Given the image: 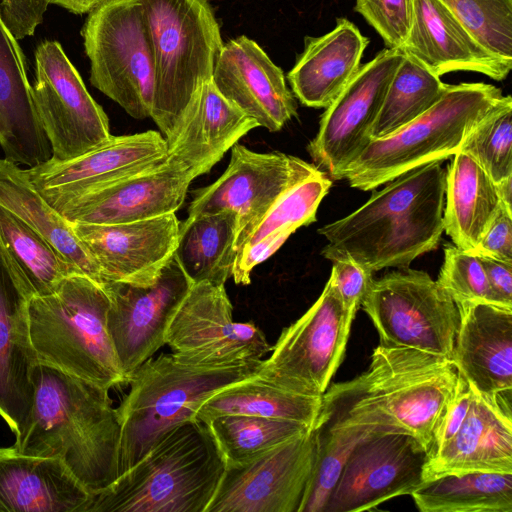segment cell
I'll list each match as a JSON object with an SVG mask.
<instances>
[{"label":"cell","mask_w":512,"mask_h":512,"mask_svg":"<svg viewBox=\"0 0 512 512\" xmlns=\"http://www.w3.org/2000/svg\"><path fill=\"white\" fill-rule=\"evenodd\" d=\"M460 378L448 358L379 345L365 372L327 388L314 429L359 425L404 432L416 437L431 457Z\"/></svg>","instance_id":"1"},{"label":"cell","mask_w":512,"mask_h":512,"mask_svg":"<svg viewBox=\"0 0 512 512\" xmlns=\"http://www.w3.org/2000/svg\"><path fill=\"white\" fill-rule=\"evenodd\" d=\"M34 401L12 446L30 455L60 458L94 495L119 475L121 424L109 390L38 364Z\"/></svg>","instance_id":"2"},{"label":"cell","mask_w":512,"mask_h":512,"mask_svg":"<svg viewBox=\"0 0 512 512\" xmlns=\"http://www.w3.org/2000/svg\"><path fill=\"white\" fill-rule=\"evenodd\" d=\"M434 161L374 191L360 208L318 230L327 244L321 255L350 258L371 272L406 268L435 250L444 231L446 171Z\"/></svg>","instance_id":"3"},{"label":"cell","mask_w":512,"mask_h":512,"mask_svg":"<svg viewBox=\"0 0 512 512\" xmlns=\"http://www.w3.org/2000/svg\"><path fill=\"white\" fill-rule=\"evenodd\" d=\"M225 468L208 425L190 420L92 495L87 512H206Z\"/></svg>","instance_id":"4"},{"label":"cell","mask_w":512,"mask_h":512,"mask_svg":"<svg viewBox=\"0 0 512 512\" xmlns=\"http://www.w3.org/2000/svg\"><path fill=\"white\" fill-rule=\"evenodd\" d=\"M109 306L104 285L83 274L31 297L29 334L37 363L108 390L127 384L107 329Z\"/></svg>","instance_id":"5"},{"label":"cell","mask_w":512,"mask_h":512,"mask_svg":"<svg viewBox=\"0 0 512 512\" xmlns=\"http://www.w3.org/2000/svg\"><path fill=\"white\" fill-rule=\"evenodd\" d=\"M261 361L212 367L183 362L173 353L145 361L130 375L129 391L116 408L121 424L119 474L170 430L195 420L212 395L256 376Z\"/></svg>","instance_id":"6"},{"label":"cell","mask_w":512,"mask_h":512,"mask_svg":"<svg viewBox=\"0 0 512 512\" xmlns=\"http://www.w3.org/2000/svg\"><path fill=\"white\" fill-rule=\"evenodd\" d=\"M154 60L151 118L167 144L198 87L212 79L223 47L210 0H139Z\"/></svg>","instance_id":"7"},{"label":"cell","mask_w":512,"mask_h":512,"mask_svg":"<svg viewBox=\"0 0 512 512\" xmlns=\"http://www.w3.org/2000/svg\"><path fill=\"white\" fill-rule=\"evenodd\" d=\"M502 96L491 84H448L425 113L389 136L372 139L349 165L344 179L352 188L374 190L408 171L452 157Z\"/></svg>","instance_id":"8"},{"label":"cell","mask_w":512,"mask_h":512,"mask_svg":"<svg viewBox=\"0 0 512 512\" xmlns=\"http://www.w3.org/2000/svg\"><path fill=\"white\" fill-rule=\"evenodd\" d=\"M90 83L135 119L152 113L155 71L139 0H108L88 13L82 28Z\"/></svg>","instance_id":"9"},{"label":"cell","mask_w":512,"mask_h":512,"mask_svg":"<svg viewBox=\"0 0 512 512\" xmlns=\"http://www.w3.org/2000/svg\"><path fill=\"white\" fill-rule=\"evenodd\" d=\"M361 306L386 347H407L453 359L456 302L422 270L409 267L373 279Z\"/></svg>","instance_id":"10"},{"label":"cell","mask_w":512,"mask_h":512,"mask_svg":"<svg viewBox=\"0 0 512 512\" xmlns=\"http://www.w3.org/2000/svg\"><path fill=\"white\" fill-rule=\"evenodd\" d=\"M355 314L329 278L315 303L282 330L257 376L295 393L322 397L343 360Z\"/></svg>","instance_id":"11"},{"label":"cell","mask_w":512,"mask_h":512,"mask_svg":"<svg viewBox=\"0 0 512 512\" xmlns=\"http://www.w3.org/2000/svg\"><path fill=\"white\" fill-rule=\"evenodd\" d=\"M32 95L51 159L76 158L111 138L106 113L57 41L45 40L35 50Z\"/></svg>","instance_id":"12"},{"label":"cell","mask_w":512,"mask_h":512,"mask_svg":"<svg viewBox=\"0 0 512 512\" xmlns=\"http://www.w3.org/2000/svg\"><path fill=\"white\" fill-rule=\"evenodd\" d=\"M229 164L212 184L194 191L188 217L230 210L237 218L238 253L255 226L287 191L320 172L314 164L279 151L260 153L236 143Z\"/></svg>","instance_id":"13"},{"label":"cell","mask_w":512,"mask_h":512,"mask_svg":"<svg viewBox=\"0 0 512 512\" xmlns=\"http://www.w3.org/2000/svg\"><path fill=\"white\" fill-rule=\"evenodd\" d=\"M225 284L192 283L166 334V345L181 361L230 366L263 360L272 346L253 322L233 320Z\"/></svg>","instance_id":"14"},{"label":"cell","mask_w":512,"mask_h":512,"mask_svg":"<svg viewBox=\"0 0 512 512\" xmlns=\"http://www.w3.org/2000/svg\"><path fill=\"white\" fill-rule=\"evenodd\" d=\"M403 57L399 48L380 51L325 108L307 151L330 178L344 179L349 165L372 140V127Z\"/></svg>","instance_id":"15"},{"label":"cell","mask_w":512,"mask_h":512,"mask_svg":"<svg viewBox=\"0 0 512 512\" xmlns=\"http://www.w3.org/2000/svg\"><path fill=\"white\" fill-rule=\"evenodd\" d=\"M316 452L312 429L255 459L226 464L206 512H300Z\"/></svg>","instance_id":"16"},{"label":"cell","mask_w":512,"mask_h":512,"mask_svg":"<svg viewBox=\"0 0 512 512\" xmlns=\"http://www.w3.org/2000/svg\"><path fill=\"white\" fill-rule=\"evenodd\" d=\"M430 451L404 432L377 431L356 444L323 512H358L402 495L427 480Z\"/></svg>","instance_id":"17"},{"label":"cell","mask_w":512,"mask_h":512,"mask_svg":"<svg viewBox=\"0 0 512 512\" xmlns=\"http://www.w3.org/2000/svg\"><path fill=\"white\" fill-rule=\"evenodd\" d=\"M197 176L173 157L65 197L46 200L69 223L115 224L175 213Z\"/></svg>","instance_id":"18"},{"label":"cell","mask_w":512,"mask_h":512,"mask_svg":"<svg viewBox=\"0 0 512 512\" xmlns=\"http://www.w3.org/2000/svg\"><path fill=\"white\" fill-rule=\"evenodd\" d=\"M103 285L110 300L107 329L128 382L139 366L166 345L168 327L192 281L173 256L150 285Z\"/></svg>","instance_id":"19"},{"label":"cell","mask_w":512,"mask_h":512,"mask_svg":"<svg viewBox=\"0 0 512 512\" xmlns=\"http://www.w3.org/2000/svg\"><path fill=\"white\" fill-rule=\"evenodd\" d=\"M76 237L98 266L103 282L147 286L174 256L180 221L175 213L115 223H71Z\"/></svg>","instance_id":"20"},{"label":"cell","mask_w":512,"mask_h":512,"mask_svg":"<svg viewBox=\"0 0 512 512\" xmlns=\"http://www.w3.org/2000/svg\"><path fill=\"white\" fill-rule=\"evenodd\" d=\"M212 81L227 100L270 132L280 131L297 115L282 69L245 35L223 44Z\"/></svg>","instance_id":"21"},{"label":"cell","mask_w":512,"mask_h":512,"mask_svg":"<svg viewBox=\"0 0 512 512\" xmlns=\"http://www.w3.org/2000/svg\"><path fill=\"white\" fill-rule=\"evenodd\" d=\"M32 296L0 248V417L19 438L34 401L38 365L28 322Z\"/></svg>","instance_id":"22"},{"label":"cell","mask_w":512,"mask_h":512,"mask_svg":"<svg viewBox=\"0 0 512 512\" xmlns=\"http://www.w3.org/2000/svg\"><path fill=\"white\" fill-rule=\"evenodd\" d=\"M168 155L165 137L157 131L111 136L102 145L70 160L49 161L24 172L46 199L65 197L138 172Z\"/></svg>","instance_id":"23"},{"label":"cell","mask_w":512,"mask_h":512,"mask_svg":"<svg viewBox=\"0 0 512 512\" xmlns=\"http://www.w3.org/2000/svg\"><path fill=\"white\" fill-rule=\"evenodd\" d=\"M457 306L452 361L459 373L484 397L512 394V307L486 301Z\"/></svg>","instance_id":"24"},{"label":"cell","mask_w":512,"mask_h":512,"mask_svg":"<svg viewBox=\"0 0 512 512\" xmlns=\"http://www.w3.org/2000/svg\"><path fill=\"white\" fill-rule=\"evenodd\" d=\"M401 50L434 75L472 71L504 80L512 60L483 47L440 0H414L412 22Z\"/></svg>","instance_id":"25"},{"label":"cell","mask_w":512,"mask_h":512,"mask_svg":"<svg viewBox=\"0 0 512 512\" xmlns=\"http://www.w3.org/2000/svg\"><path fill=\"white\" fill-rule=\"evenodd\" d=\"M472 391L462 426L430 457L427 479L447 473H512V394L484 397Z\"/></svg>","instance_id":"26"},{"label":"cell","mask_w":512,"mask_h":512,"mask_svg":"<svg viewBox=\"0 0 512 512\" xmlns=\"http://www.w3.org/2000/svg\"><path fill=\"white\" fill-rule=\"evenodd\" d=\"M256 127L257 122L227 100L210 79L191 97L168 143V155L198 177Z\"/></svg>","instance_id":"27"},{"label":"cell","mask_w":512,"mask_h":512,"mask_svg":"<svg viewBox=\"0 0 512 512\" xmlns=\"http://www.w3.org/2000/svg\"><path fill=\"white\" fill-rule=\"evenodd\" d=\"M91 500L60 458L0 448V512H87Z\"/></svg>","instance_id":"28"},{"label":"cell","mask_w":512,"mask_h":512,"mask_svg":"<svg viewBox=\"0 0 512 512\" xmlns=\"http://www.w3.org/2000/svg\"><path fill=\"white\" fill-rule=\"evenodd\" d=\"M18 41L0 13V146L7 160L31 168L49 161L52 149L34 104Z\"/></svg>","instance_id":"29"},{"label":"cell","mask_w":512,"mask_h":512,"mask_svg":"<svg viewBox=\"0 0 512 512\" xmlns=\"http://www.w3.org/2000/svg\"><path fill=\"white\" fill-rule=\"evenodd\" d=\"M368 43L346 18L320 37H305L304 50L287 75L294 97L307 107L329 106L357 73Z\"/></svg>","instance_id":"30"},{"label":"cell","mask_w":512,"mask_h":512,"mask_svg":"<svg viewBox=\"0 0 512 512\" xmlns=\"http://www.w3.org/2000/svg\"><path fill=\"white\" fill-rule=\"evenodd\" d=\"M446 172L444 231L454 245L473 252L502 205L496 183L470 156L458 151Z\"/></svg>","instance_id":"31"},{"label":"cell","mask_w":512,"mask_h":512,"mask_svg":"<svg viewBox=\"0 0 512 512\" xmlns=\"http://www.w3.org/2000/svg\"><path fill=\"white\" fill-rule=\"evenodd\" d=\"M0 205L42 236L81 274L104 284L100 270L86 252L69 223L37 191L24 169L0 158Z\"/></svg>","instance_id":"32"},{"label":"cell","mask_w":512,"mask_h":512,"mask_svg":"<svg viewBox=\"0 0 512 512\" xmlns=\"http://www.w3.org/2000/svg\"><path fill=\"white\" fill-rule=\"evenodd\" d=\"M237 218L222 210L187 217L180 222L174 258L192 283L225 284L237 256Z\"/></svg>","instance_id":"33"},{"label":"cell","mask_w":512,"mask_h":512,"mask_svg":"<svg viewBox=\"0 0 512 512\" xmlns=\"http://www.w3.org/2000/svg\"><path fill=\"white\" fill-rule=\"evenodd\" d=\"M321 398L295 393L260 379L257 375L223 388L196 412L201 422L229 414L294 421L314 429Z\"/></svg>","instance_id":"34"},{"label":"cell","mask_w":512,"mask_h":512,"mask_svg":"<svg viewBox=\"0 0 512 512\" xmlns=\"http://www.w3.org/2000/svg\"><path fill=\"white\" fill-rule=\"evenodd\" d=\"M410 495L422 512H512V473H447Z\"/></svg>","instance_id":"35"},{"label":"cell","mask_w":512,"mask_h":512,"mask_svg":"<svg viewBox=\"0 0 512 512\" xmlns=\"http://www.w3.org/2000/svg\"><path fill=\"white\" fill-rule=\"evenodd\" d=\"M0 248L32 297L49 294L66 277L81 274L42 236L1 205Z\"/></svg>","instance_id":"36"},{"label":"cell","mask_w":512,"mask_h":512,"mask_svg":"<svg viewBox=\"0 0 512 512\" xmlns=\"http://www.w3.org/2000/svg\"><path fill=\"white\" fill-rule=\"evenodd\" d=\"M447 85L404 54L372 127V139L389 136L425 113L440 100Z\"/></svg>","instance_id":"37"},{"label":"cell","mask_w":512,"mask_h":512,"mask_svg":"<svg viewBox=\"0 0 512 512\" xmlns=\"http://www.w3.org/2000/svg\"><path fill=\"white\" fill-rule=\"evenodd\" d=\"M226 464L250 461L310 430L288 420L249 415H222L206 422Z\"/></svg>","instance_id":"38"},{"label":"cell","mask_w":512,"mask_h":512,"mask_svg":"<svg viewBox=\"0 0 512 512\" xmlns=\"http://www.w3.org/2000/svg\"><path fill=\"white\" fill-rule=\"evenodd\" d=\"M314 430L317 434L316 459L300 512H323L356 444L374 432L388 431L359 425Z\"/></svg>","instance_id":"39"},{"label":"cell","mask_w":512,"mask_h":512,"mask_svg":"<svg viewBox=\"0 0 512 512\" xmlns=\"http://www.w3.org/2000/svg\"><path fill=\"white\" fill-rule=\"evenodd\" d=\"M474 159L496 183L512 176V99L498 103L469 131L460 150Z\"/></svg>","instance_id":"40"},{"label":"cell","mask_w":512,"mask_h":512,"mask_svg":"<svg viewBox=\"0 0 512 512\" xmlns=\"http://www.w3.org/2000/svg\"><path fill=\"white\" fill-rule=\"evenodd\" d=\"M331 184L332 181L324 172L298 183L272 205L241 248L272 233L285 229L296 231L314 222L318 206L329 192Z\"/></svg>","instance_id":"41"},{"label":"cell","mask_w":512,"mask_h":512,"mask_svg":"<svg viewBox=\"0 0 512 512\" xmlns=\"http://www.w3.org/2000/svg\"><path fill=\"white\" fill-rule=\"evenodd\" d=\"M487 50L512 60V0H440Z\"/></svg>","instance_id":"42"},{"label":"cell","mask_w":512,"mask_h":512,"mask_svg":"<svg viewBox=\"0 0 512 512\" xmlns=\"http://www.w3.org/2000/svg\"><path fill=\"white\" fill-rule=\"evenodd\" d=\"M436 282L456 304L464 301L496 303L477 255L455 245L444 246V261Z\"/></svg>","instance_id":"43"},{"label":"cell","mask_w":512,"mask_h":512,"mask_svg":"<svg viewBox=\"0 0 512 512\" xmlns=\"http://www.w3.org/2000/svg\"><path fill=\"white\" fill-rule=\"evenodd\" d=\"M414 0H356L354 10L376 30L387 48L401 49L408 36Z\"/></svg>","instance_id":"44"},{"label":"cell","mask_w":512,"mask_h":512,"mask_svg":"<svg viewBox=\"0 0 512 512\" xmlns=\"http://www.w3.org/2000/svg\"><path fill=\"white\" fill-rule=\"evenodd\" d=\"M332 262L329 278L344 306L356 312L374 279L373 272L350 258H339Z\"/></svg>","instance_id":"45"},{"label":"cell","mask_w":512,"mask_h":512,"mask_svg":"<svg viewBox=\"0 0 512 512\" xmlns=\"http://www.w3.org/2000/svg\"><path fill=\"white\" fill-rule=\"evenodd\" d=\"M294 232L292 229L281 230L242 247L237 253L232 271L234 282L250 284L253 269L273 255Z\"/></svg>","instance_id":"46"},{"label":"cell","mask_w":512,"mask_h":512,"mask_svg":"<svg viewBox=\"0 0 512 512\" xmlns=\"http://www.w3.org/2000/svg\"><path fill=\"white\" fill-rule=\"evenodd\" d=\"M47 0H0V13L17 40L34 35L43 22Z\"/></svg>","instance_id":"47"},{"label":"cell","mask_w":512,"mask_h":512,"mask_svg":"<svg viewBox=\"0 0 512 512\" xmlns=\"http://www.w3.org/2000/svg\"><path fill=\"white\" fill-rule=\"evenodd\" d=\"M471 253L512 263V211L503 203Z\"/></svg>","instance_id":"48"},{"label":"cell","mask_w":512,"mask_h":512,"mask_svg":"<svg viewBox=\"0 0 512 512\" xmlns=\"http://www.w3.org/2000/svg\"><path fill=\"white\" fill-rule=\"evenodd\" d=\"M472 397L471 387L461 376L457 393L438 426L431 456L458 432L469 412Z\"/></svg>","instance_id":"49"},{"label":"cell","mask_w":512,"mask_h":512,"mask_svg":"<svg viewBox=\"0 0 512 512\" xmlns=\"http://www.w3.org/2000/svg\"><path fill=\"white\" fill-rule=\"evenodd\" d=\"M497 304L512 307V263L477 255Z\"/></svg>","instance_id":"50"},{"label":"cell","mask_w":512,"mask_h":512,"mask_svg":"<svg viewBox=\"0 0 512 512\" xmlns=\"http://www.w3.org/2000/svg\"><path fill=\"white\" fill-rule=\"evenodd\" d=\"M106 1L108 0H47L49 5H57L76 15L88 14Z\"/></svg>","instance_id":"51"},{"label":"cell","mask_w":512,"mask_h":512,"mask_svg":"<svg viewBox=\"0 0 512 512\" xmlns=\"http://www.w3.org/2000/svg\"><path fill=\"white\" fill-rule=\"evenodd\" d=\"M497 191L503 205L512 211L511 209V196H512V176L506 178L500 183L496 184Z\"/></svg>","instance_id":"52"}]
</instances>
